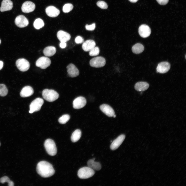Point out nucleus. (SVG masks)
Wrapping results in <instances>:
<instances>
[{"label": "nucleus", "instance_id": "ea45409f", "mask_svg": "<svg viewBox=\"0 0 186 186\" xmlns=\"http://www.w3.org/2000/svg\"><path fill=\"white\" fill-rule=\"evenodd\" d=\"M113 117L114 118H115L116 117V115L114 114Z\"/></svg>", "mask_w": 186, "mask_h": 186}, {"label": "nucleus", "instance_id": "58836bf2", "mask_svg": "<svg viewBox=\"0 0 186 186\" xmlns=\"http://www.w3.org/2000/svg\"><path fill=\"white\" fill-rule=\"evenodd\" d=\"M138 0H129L130 2L132 3H135Z\"/></svg>", "mask_w": 186, "mask_h": 186}, {"label": "nucleus", "instance_id": "393cba45", "mask_svg": "<svg viewBox=\"0 0 186 186\" xmlns=\"http://www.w3.org/2000/svg\"><path fill=\"white\" fill-rule=\"evenodd\" d=\"M144 49L143 45L140 43H137L134 45L132 48V52L135 54H139L142 52Z\"/></svg>", "mask_w": 186, "mask_h": 186}, {"label": "nucleus", "instance_id": "5701e85b", "mask_svg": "<svg viewBox=\"0 0 186 186\" xmlns=\"http://www.w3.org/2000/svg\"><path fill=\"white\" fill-rule=\"evenodd\" d=\"M87 165L88 167L94 170L99 171L101 168V166L100 163L95 162L92 159L88 160Z\"/></svg>", "mask_w": 186, "mask_h": 186}, {"label": "nucleus", "instance_id": "f704fd0d", "mask_svg": "<svg viewBox=\"0 0 186 186\" xmlns=\"http://www.w3.org/2000/svg\"><path fill=\"white\" fill-rule=\"evenodd\" d=\"M84 39L81 36H77L75 39V42L77 44H81L84 42Z\"/></svg>", "mask_w": 186, "mask_h": 186}, {"label": "nucleus", "instance_id": "473e14b6", "mask_svg": "<svg viewBox=\"0 0 186 186\" xmlns=\"http://www.w3.org/2000/svg\"><path fill=\"white\" fill-rule=\"evenodd\" d=\"M97 6L100 8L103 9H106L108 7L107 3L103 1H99L97 3Z\"/></svg>", "mask_w": 186, "mask_h": 186}, {"label": "nucleus", "instance_id": "c9c22d12", "mask_svg": "<svg viewBox=\"0 0 186 186\" xmlns=\"http://www.w3.org/2000/svg\"><path fill=\"white\" fill-rule=\"evenodd\" d=\"M160 5H164L166 4L168 2L169 0H156Z\"/></svg>", "mask_w": 186, "mask_h": 186}, {"label": "nucleus", "instance_id": "f03ea898", "mask_svg": "<svg viewBox=\"0 0 186 186\" xmlns=\"http://www.w3.org/2000/svg\"><path fill=\"white\" fill-rule=\"evenodd\" d=\"M42 95L43 98L49 102H52L57 100L59 97V94L55 90L52 89H45L42 91Z\"/></svg>", "mask_w": 186, "mask_h": 186}, {"label": "nucleus", "instance_id": "c85d7f7f", "mask_svg": "<svg viewBox=\"0 0 186 186\" xmlns=\"http://www.w3.org/2000/svg\"><path fill=\"white\" fill-rule=\"evenodd\" d=\"M70 119V116L68 114H64L59 118L58 121L61 124H64L67 122Z\"/></svg>", "mask_w": 186, "mask_h": 186}, {"label": "nucleus", "instance_id": "20e7f679", "mask_svg": "<svg viewBox=\"0 0 186 186\" xmlns=\"http://www.w3.org/2000/svg\"><path fill=\"white\" fill-rule=\"evenodd\" d=\"M95 173L94 170L88 167H84L79 170L78 175L80 179H87L92 177Z\"/></svg>", "mask_w": 186, "mask_h": 186}, {"label": "nucleus", "instance_id": "a19ab883", "mask_svg": "<svg viewBox=\"0 0 186 186\" xmlns=\"http://www.w3.org/2000/svg\"><path fill=\"white\" fill-rule=\"evenodd\" d=\"M92 159H93L94 160H95V158H93Z\"/></svg>", "mask_w": 186, "mask_h": 186}, {"label": "nucleus", "instance_id": "9b49d317", "mask_svg": "<svg viewBox=\"0 0 186 186\" xmlns=\"http://www.w3.org/2000/svg\"><path fill=\"white\" fill-rule=\"evenodd\" d=\"M138 33L143 38L149 36L151 33V30L147 25L145 24L141 25L138 28Z\"/></svg>", "mask_w": 186, "mask_h": 186}, {"label": "nucleus", "instance_id": "7c9ffc66", "mask_svg": "<svg viewBox=\"0 0 186 186\" xmlns=\"http://www.w3.org/2000/svg\"><path fill=\"white\" fill-rule=\"evenodd\" d=\"M73 6L71 3H67L65 4L63 8V11L65 13H68L73 9Z\"/></svg>", "mask_w": 186, "mask_h": 186}, {"label": "nucleus", "instance_id": "c756f323", "mask_svg": "<svg viewBox=\"0 0 186 186\" xmlns=\"http://www.w3.org/2000/svg\"><path fill=\"white\" fill-rule=\"evenodd\" d=\"M0 182L2 183L7 182L8 183V186H14V183L13 182L11 181L9 177L6 176H4L1 178L0 179Z\"/></svg>", "mask_w": 186, "mask_h": 186}, {"label": "nucleus", "instance_id": "7ed1b4c3", "mask_svg": "<svg viewBox=\"0 0 186 186\" xmlns=\"http://www.w3.org/2000/svg\"><path fill=\"white\" fill-rule=\"evenodd\" d=\"M44 146L47 152L50 155L54 156L56 154L57 148L53 140L50 139L46 140L44 142Z\"/></svg>", "mask_w": 186, "mask_h": 186}, {"label": "nucleus", "instance_id": "a211bd4d", "mask_svg": "<svg viewBox=\"0 0 186 186\" xmlns=\"http://www.w3.org/2000/svg\"><path fill=\"white\" fill-rule=\"evenodd\" d=\"M34 93L32 88L29 86H27L23 87L20 93V96L23 97H27L32 95Z\"/></svg>", "mask_w": 186, "mask_h": 186}, {"label": "nucleus", "instance_id": "79ce46f5", "mask_svg": "<svg viewBox=\"0 0 186 186\" xmlns=\"http://www.w3.org/2000/svg\"><path fill=\"white\" fill-rule=\"evenodd\" d=\"M1 40L0 39V44H1Z\"/></svg>", "mask_w": 186, "mask_h": 186}, {"label": "nucleus", "instance_id": "cd10ccee", "mask_svg": "<svg viewBox=\"0 0 186 186\" xmlns=\"http://www.w3.org/2000/svg\"><path fill=\"white\" fill-rule=\"evenodd\" d=\"M8 89L6 86L3 84H0V96L4 97L6 96L8 93Z\"/></svg>", "mask_w": 186, "mask_h": 186}, {"label": "nucleus", "instance_id": "423d86ee", "mask_svg": "<svg viewBox=\"0 0 186 186\" xmlns=\"http://www.w3.org/2000/svg\"><path fill=\"white\" fill-rule=\"evenodd\" d=\"M90 65L96 68L101 67L104 66L106 64V60L103 57H97L92 59L90 61Z\"/></svg>", "mask_w": 186, "mask_h": 186}, {"label": "nucleus", "instance_id": "ddd939ff", "mask_svg": "<svg viewBox=\"0 0 186 186\" xmlns=\"http://www.w3.org/2000/svg\"><path fill=\"white\" fill-rule=\"evenodd\" d=\"M35 7V5L34 3L31 1H27L23 4L21 9L23 12L29 13L33 11Z\"/></svg>", "mask_w": 186, "mask_h": 186}, {"label": "nucleus", "instance_id": "2f4dec72", "mask_svg": "<svg viewBox=\"0 0 186 186\" xmlns=\"http://www.w3.org/2000/svg\"><path fill=\"white\" fill-rule=\"evenodd\" d=\"M89 54L91 56H95L98 55L99 53V49L97 47H95L89 51Z\"/></svg>", "mask_w": 186, "mask_h": 186}, {"label": "nucleus", "instance_id": "e433bc0d", "mask_svg": "<svg viewBox=\"0 0 186 186\" xmlns=\"http://www.w3.org/2000/svg\"><path fill=\"white\" fill-rule=\"evenodd\" d=\"M66 42H60L59 44L60 47L62 49L65 48L66 47Z\"/></svg>", "mask_w": 186, "mask_h": 186}, {"label": "nucleus", "instance_id": "9d476101", "mask_svg": "<svg viewBox=\"0 0 186 186\" xmlns=\"http://www.w3.org/2000/svg\"><path fill=\"white\" fill-rule=\"evenodd\" d=\"M16 25L20 28H23L27 26L29 21L24 16L20 15L17 16L15 20Z\"/></svg>", "mask_w": 186, "mask_h": 186}, {"label": "nucleus", "instance_id": "dca6fc26", "mask_svg": "<svg viewBox=\"0 0 186 186\" xmlns=\"http://www.w3.org/2000/svg\"><path fill=\"white\" fill-rule=\"evenodd\" d=\"M101 111L107 116L111 117L115 114L113 109L110 105L107 104H103L100 106Z\"/></svg>", "mask_w": 186, "mask_h": 186}, {"label": "nucleus", "instance_id": "f8f14e48", "mask_svg": "<svg viewBox=\"0 0 186 186\" xmlns=\"http://www.w3.org/2000/svg\"><path fill=\"white\" fill-rule=\"evenodd\" d=\"M171 67L170 64L167 62H162L158 65L156 70L157 73H164L169 70Z\"/></svg>", "mask_w": 186, "mask_h": 186}, {"label": "nucleus", "instance_id": "f257e3e1", "mask_svg": "<svg viewBox=\"0 0 186 186\" xmlns=\"http://www.w3.org/2000/svg\"><path fill=\"white\" fill-rule=\"evenodd\" d=\"M36 171L38 174L41 176L45 178L52 176L55 172L52 165L44 161H41L38 163Z\"/></svg>", "mask_w": 186, "mask_h": 186}, {"label": "nucleus", "instance_id": "a878e982", "mask_svg": "<svg viewBox=\"0 0 186 186\" xmlns=\"http://www.w3.org/2000/svg\"><path fill=\"white\" fill-rule=\"evenodd\" d=\"M81 135V132L79 129H77L72 133L71 137L72 142H75L80 138Z\"/></svg>", "mask_w": 186, "mask_h": 186}, {"label": "nucleus", "instance_id": "72a5a7b5", "mask_svg": "<svg viewBox=\"0 0 186 186\" xmlns=\"http://www.w3.org/2000/svg\"><path fill=\"white\" fill-rule=\"evenodd\" d=\"M96 25L95 23H94L90 25H86L85 26L86 29L88 30L92 31L94 30L95 28Z\"/></svg>", "mask_w": 186, "mask_h": 186}, {"label": "nucleus", "instance_id": "0eeeda50", "mask_svg": "<svg viewBox=\"0 0 186 186\" xmlns=\"http://www.w3.org/2000/svg\"><path fill=\"white\" fill-rule=\"evenodd\" d=\"M16 65L18 69L22 72L27 71L30 67L29 62L24 58H20L18 59L16 61Z\"/></svg>", "mask_w": 186, "mask_h": 186}, {"label": "nucleus", "instance_id": "6e6552de", "mask_svg": "<svg viewBox=\"0 0 186 186\" xmlns=\"http://www.w3.org/2000/svg\"><path fill=\"white\" fill-rule=\"evenodd\" d=\"M51 63V61L49 58L43 56L40 57L37 60L36 65L41 69H45L49 67Z\"/></svg>", "mask_w": 186, "mask_h": 186}, {"label": "nucleus", "instance_id": "412c9836", "mask_svg": "<svg viewBox=\"0 0 186 186\" xmlns=\"http://www.w3.org/2000/svg\"><path fill=\"white\" fill-rule=\"evenodd\" d=\"M96 43L92 40H87L83 43L82 48L85 51H89L95 47Z\"/></svg>", "mask_w": 186, "mask_h": 186}, {"label": "nucleus", "instance_id": "1a4fd4ad", "mask_svg": "<svg viewBox=\"0 0 186 186\" xmlns=\"http://www.w3.org/2000/svg\"><path fill=\"white\" fill-rule=\"evenodd\" d=\"M86 103V100L85 98L82 96H79L73 100V106L75 109H80L84 107Z\"/></svg>", "mask_w": 186, "mask_h": 186}, {"label": "nucleus", "instance_id": "bb28decb", "mask_svg": "<svg viewBox=\"0 0 186 186\" xmlns=\"http://www.w3.org/2000/svg\"><path fill=\"white\" fill-rule=\"evenodd\" d=\"M44 25L43 20L40 18L36 19L33 24L34 28L36 29H39L42 28L44 26Z\"/></svg>", "mask_w": 186, "mask_h": 186}, {"label": "nucleus", "instance_id": "2eb2a0df", "mask_svg": "<svg viewBox=\"0 0 186 186\" xmlns=\"http://www.w3.org/2000/svg\"><path fill=\"white\" fill-rule=\"evenodd\" d=\"M67 72L68 75L71 77L77 76L79 74V71L76 66L72 64H69L67 67Z\"/></svg>", "mask_w": 186, "mask_h": 186}, {"label": "nucleus", "instance_id": "4468645a", "mask_svg": "<svg viewBox=\"0 0 186 186\" xmlns=\"http://www.w3.org/2000/svg\"><path fill=\"white\" fill-rule=\"evenodd\" d=\"M125 137L124 135L119 136L112 143L110 148L111 150H114L118 148L122 143Z\"/></svg>", "mask_w": 186, "mask_h": 186}, {"label": "nucleus", "instance_id": "4c0bfd02", "mask_svg": "<svg viewBox=\"0 0 186 186\" xmlns=\"http://www.w3.org/2000/svg\"><path fill=\"white\" fill-rule=\"evenodd\" d=\"M3 66V63L1 61H0V70H1Z\"/></svg>", "mask_w": 186, "mask_h": 186}, {"label": "nucleus", "instance_id": "b1692460", "mask_svg": "<svg viewBox=\"0 0 186 186\" xmlns=\"http://www.w3.org/2000/svg\"><path fill=\"white\" fill-rule=\"evenodd\" d=\"M56 48L53 46H48L45 48L43 51L44 55L46 57L52 56L56 53Z\"/></svg>", "mask_w": 186, "mask_h": 186}, {"label": "nucleus", "instance_id": "aec40b11", "mask_svg": "<svg viewBox=\"0 0 186 186\" xmlns=\"http://www.w3.org/2000/svg\"><path fill=\"white\" fill-rule=\"evenodd\" d=\"M13 7V4L10 0H3L1 3L0 10L3 12L10 10Z\"/></svg>", "mask_w": 186, "mask_h": 186}, {"label": "nucleus", "instance_id": "f3484780", "mask_svg": "<svg viewBox=\"0 0 186 186\" xmlns=\"http://www.w3.org/2000/svg\"><path fill=\"white\" fill-rule=\"evenodd\" d=\"M45 12L48 16L51 17H56L60 13L59 10L55 7L52 6L47 7L45 9Z\"/></svg>", "mask_w": 186, "mask_h": 186}, {"label": "nucleus", "instance_id": "6ab92c4d", "mask_svg": "<svg viewBox=\"0 0 186 186\" xmlns=\"http://www.w3.org/2000/svg\"><path fill=\"white\" fill-rule=\"evenodd\" d=\"M57 36L60 42H66L69 41L71 38L69 34L62 30H59L58 32Z\"/></svg>", "mask_w": 186, "mask_h": 186}, {"label": "nucleus", "instance_id": "4be33fe9", "mask_svg": "<svg viewBox=\"0 0 186 186\" xmlns=\"http://www.w3.org/2000/svg\"><path fill=\"white\" fill-rule=\"evenodd\" d=\"M149 87V84L145 82H139L135 84V89L138 91H143L147 90Z\"/></svg>", "mask_w": 186, "mask_h": 186}, {"label": "nucleus", "instance_id": "39448f33", "mask_svg": "<svg viewBox=\"0 0 186 186\" xmlns=\"http://www.w3.org/2000/svg\"><path fill=\"white\" fill-rule=\"evenodd\" d=\"M44 102L43 99L40 98H37L34 100L29 105V113H32L34 112L39 111Z\"/></svg>", "mask_w": 186, "mask_h": 186}, {"label": "nucleus", "instance_id": "37998d69", "mask_svg": "<svg viewBox=\"0 0 186 186\" xmlns=\"http://www.w3.org/2000/svg\"><path fill=\"white\" fill-rule=\"evenodd\" d=\"M185 58H186V55L185 56Z\"/></svg>", "mask_w": 186, "mask_h": 186}, {"label": "nucleus", "instance_id": "c03bdc74", "mask_svg": "<svg viewBox=\"0 0 186 186\" xmlns=\"http://www.w3.org/2000/svg\"><path fill=\"white\" fill-rule=\"evenodd\" d=\"M1 143H0V146H1Z\"/></svg>", "mask_w": 186, "mask_h": 186}]
</instances>
